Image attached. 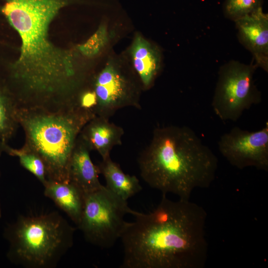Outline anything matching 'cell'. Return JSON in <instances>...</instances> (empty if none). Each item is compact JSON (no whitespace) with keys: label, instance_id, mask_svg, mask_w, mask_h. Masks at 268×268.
<instances>
[{"label":"cell","instance_id":"1","mask_svg":"<svg viewBox=\"0 0 268 268\" xmlns=\"http://www.w3.org/2000/svg\"><path fill=\"white\" fill-rule=\"evenodd\" d=\"M69 0H1L0 15L21 40L17 60L0 76L18 109L57 111L71 105L84 81L69 50L50 40V24Z\"/></svg>","mask_w":268,"mask_h":268},{"label":"cell","instance_id":"2","mask_svg":"<svg viewBox=\"0 0 268 268\" xmlns=\"http://www.w3.org/2000/svg\"><path fill=\"white\" fill-rule=\"evenodd\" d=\"M121 239V268H203L208 257L205 210L190 200L162 194L148 213L137 211Z\"/></svg>","mask_w":268,"mask_h":268},{"label":"cell","instance_id":"3","mask_svg":"<svg viewBox=\"0 0 268 268\" xmlns=\"http://www.w3.org/2000/svg\"><path fill=\"white\" fill-rule=\"evenodd\" d=\"M137 162L141 178L150 187L183 200H190L196 189L209 187L218 168L215 154L186 126L155 129Z\"/></svg>","mask_w":268,"mask_h":268},{"label":"cell","instance_id":"4","mask_svg":"<svg viewBox=\"0 0 268 268\" xmlns=\"http://www.w3.org/2000/svg\"><path fill=\"white\" fill-rule=\"evenodd\" d=\"M95 116L77 105L58 111L17 109V121L25 134L24 145L42 159L48 180L68 182V164L76 140Z\"/></svg>","mask_w":268,"mask_h":268},{"label":"cell","instance_id":"5","mask_svg":"<svg viewBox=\"0 0 268 268\" xmlns=\"http://www.w3.org/2000/svg\"><path fill=\"white\" fill-rule=\"evenodd\" d=\"M75 230L56 211L20 215L4 230L7 259L26 268H54L72 246Z\"/></svg>","mask_w":268,"mask_h":268},{"label":"cell","instance_id":"6","mask_svg":"<svg viewBox=\"0 0 268 268\" xmlns=\"http://www.w3.org/2000/svg\"><path fill=\"white\" fill-rule=\"evenodd\" d=\"M136 211L124 200L103 186L85 196L83 209L77 228L85 239L101 248H109L120 239L128 222L127 214Z\"/></svg>","mask_w":268,"mask_h":268},{"label":"cell","instance_id":"7","mask_svg":"<svg viewBox=\"0 0 268 268\" xmlns=\"http://www.w3.org/2000/svg\"><path fill=\"white\" fill-rule=\"evenodd\" d=\"M257 66L230 61L221 67L211 106L223 121H237L246 110L262 101L255 84Z\"/></svg>","mask_w":268,"mask_h":268},{"label":"cell","instance_id":"8","mask_svg":"<svg viewBox=\"0 0 268 268\" xmlns=\"http://www.w3.org/2000/svg\"><path fill=\"white\" fill-rule=\"evenodd\" d=\"M218 147L229 163L239 169L254 167L268 171V123L255 132L234 127L221 135Z\"/></svg>","mask_w":268,"mask_h":268},{"label":"cell","instance_id":"9","mask_svg":"<svg viewBox=\"0 0 268 268\" xmlns=\"http://www.w3.org/2000/svg\"><path fill=\"white\" fill-rule=\"evenodd\" d=\"M92 88L97 100L96 116L109 119L125 107L141 109L138 93L133 83L111 64L96 75Z\"/></svg>","mask_w":268,"mask_h":268},{"label":"cell","instance_id":"10","mask_svg":"<svg viewBox=\"0 0 268 268\" xmlns=\"http://www.w3.org/2000/svg\"><path fill=\"white\" fill-rule=\"evenodd\" d=\"M238 37L253 55L255 65L268 70V15L262 7L235 20Z\"/></svg>","mask_w":268,"mask_h":268},{"label":"cell","instance_id":"11","mask_svg":"<svg viewBox=\"0 0 268 268\" xmlns=\"http://www.w3.org/2000/svg\"><path fill=\"white\" fill-rule=\"evenodd\" d=\"M90 151L88 144L79 134L68 167V182L78 188L85 196L99 190L103 186L99 180L98 167L91 160Z\"/></svg>","mask_w":268,"mask_h":268},{"label":"cell","instance_id":"12","mask_svg":"<svg viewBox=\"0 0 268 268\" xmlns=\"http://www.w3.org/2000/svg\"><path fill=\"white\" fill-rule=\"evenodd\" d=\"M124 129L105 117L95 116L84 126L80 135L91 150L96 151L103 160L110 157L112 148L122 143Z\"/></svg>","mask_w":268,"mask_h":268},{"label":"cell","instance_id":"13","mask_svg":"<svg viewBox=\"0 0 268 268\" xmlns=\"http://www.w3.org/2000/svg\"><path fill=\"white\" fill-rule=\"evenodd\" d=\"M44 195L64 211L77 227L82 215L85 195L72 183L48 180Z\"/></svg>","mask_w":268,"mask_h":268},{"label":"cell","instance_id":"14","mask_svg":"<svg viewBox=\"0 0 268 268\" xmlns=\"http://www.w3.org/2000/svg\"><path fill=\"white\" fill-rule=\"evenodd\" d=\"M106 181V187L124 200L140 192L142 187L135 176L125 173L110 157L102 160L97 166Z\"/></svg>","mask_w":268,"mask_h":268},{"label":"cell","instance_id":"15","mask_svg":"<svg viewBox=\"0 0 268 268\" xmlns=\"http://www.w3.org/2000/svg\"><path fill=\"white\" fill-rule=\"evenodd\" d=\"M134 68L144 88L151 86L159 69V57L144 39L137 35L131 48Z\"/></svg>","mask_w":268,"mask_h":268},{"label":"cell","instance_id":"16","mask_svg":"<svg viewBox=\"0 0 268 268\" xmlns=\"http://www.w3.org/2000/svg\"><path fill=\"white\" fill-rule=\"evenodd\" d=\"M16 111L12 97L0 76V139L4 143H8L19 126Z\"/></svg>","mask_w":268,"mask_h":268},{"label":"cell","instance_id":"17","mask_svg":"<svg viewBox=\"0 0 268 268\" xmlns=\"http://www.w3.org/2000/svg\"><path fill=\"white\" fill-rule=\"evenodd\" d=\"M4 152L18 158L21 165L34 175L44 186L48 181L45 164L35 152L23 145L20 148L4 145Z\"/></svg>","mask_w":268,"mask_h":268},{"label":"cell","instance_id":"18","mask_svg":"<svg viewBox=\"0 0 268 268\" xmlns=\"http://www.w3.org/2000/svg\"><path fill=\"white\" fill-rule=\"evenodd\" d=\"M262 0H226L224 6L226 17L235 21L262 7Z\"/></svg>","mask_w":268,"mask_h":268},{"label":"cell","instance_id":"19","mask_svg":"<svg viewBox=\"0 0 268 268\" xmlns=\"http://www.w3.org/2000/svg\"><path fill=\"white\" fill-rule=\"evenodd\" d=\"M108 41V32L104 25H101L84 43L78 46L79 52L84 56L91 58L104 47Z\"/></svg>","mask_w":268,"mask_h":268},{"label":"cell","instance_id":"20","mask_svg":"<svg viewBox=\"0 0 268 268\" xmlns=\"http://www.w3.org/2000/svg\"><path fill=\"white\" fill-rule=\"evenodd\" d=\"M97 104V97L92 88L82 89L76 99V105L83 110L92 112L95 115Z\"/></svg>","mask_w":268,"mask_h":268},{"label":"cell","instance_id":"21","mask_svg":"<svg viewBox=\"0 0 268 268\" xmlns=\"http://www.w3.org/2000/svg\"><path fill=\"white\" fill-rule=\"evenodd\" d=\"M5 144L7 143H4L0 139V156L1 154L4 152V145Z\"/></svg>","mask_w":268,"mask_h":268},{"label":"cell","instance_id":"22","mask_svg":"<svg viewBox=\"0 0 268 268\" xmlns=\"http://www.w3.org/2000/svg\"><path fill=\"white\" fill-rule=\"evenodd\" d=\"M1 216V210L0 205V218Z\"/></svg>","mask_w":268,"mask_h":268}]
</instances>
